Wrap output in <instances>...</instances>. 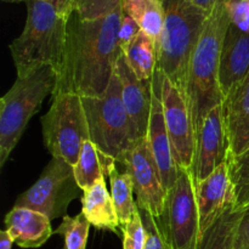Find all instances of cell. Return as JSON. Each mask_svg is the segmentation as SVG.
Returning <instances> with one entry per match:
<instances>
[{
  "label": "cell",
  "instance_id": "cell-1",
  "mask_svg": "<svg viewBox=\"0 0 249 249\" xmlns=\"http://www.w3.org/2000/svg\"><path fill=\"white\" fill-rule=\"evenodd\" d=\"M123 7L96 19H83L75 11L67 21V44L53 96L77 94L100 96L107 89L123 50L118 32Z\"/></svg>",
  "mask_w": 249,
  "mask_h": 249
},
{
  "label": "cell",
  "instance_id": "cell-2",
  "mask_svg": "<svg viewBox=\"0 0 249 249\" xmlns=\"http://www.w3.org/2000/svg\"><path fill=\"white\" fill-rule=\"evenodd\" d=\"M230 24L225 0H218L190 57L185 97L195 134L198 133L207 114L224 101L219 87V65L221 48Z\"/></svg>",
  "mask_w": 249,
  "mask_h": 249
},
{
  "label": "cell",
  "instance_id": "cell-3",
  "mask_svg": "<svg viewBox=\"0 0 249 249\" xmlns=\"http://www.w3.org/2000/svg\"><path fill=\"white\" fill-rule=\"evenodd\" d=\"M27 18L22 33L9 45L17 77L44 67H62L67 44V21L45 0H26Z\"/></svg>",
  "mask_w": 249,
  "mask_h": 249
},
{
  "label": "cell",
  "instance_id": "cell-4",
  "mask_svg": "<svg viewBox=\"0 0 249 249\" xmlns=\"http://www.w3.org/2000/svg\"><path fill=\"white\" fill-rule=\"evenodd\" d=\"M164 26L158 41V68L185 95L187 67L209 15L192 0H162Z\"/></svg>",
  "mask_w": 249,
  "mask_h": 249
},
{
  "label": "cell",
  "instance_id": "cell-5",
  "mask_svg": "<svg viewBox=\"0 0 249 249\" xmlns=\"http://www.w3.org/2000/svg\"><path fill=\"white\" fill-rule=\"evenodd\" d=\"M57 78L53 68H40L26 77H17L9 91L0 99V168L10 158L45 97L53 95Z\"/></svg>",
  "mask_w": 249,
  "mask_h": 249
},
{
  "label": "cell",
  "instance_id": "cell-6",
  "mask_svg": "<svg viewBox=\"0 0 249 249\" xmlns=\"http://www.w3.org/2000/svg\"><path fill=\"white\" fill-rule=\"evenodd\" d=\"M89 123L90 140L105 155L118 160L140 141L122 99L116 72L100 96L82 97Z\"/></svg>",
  "mask_w": 249,
  "mask_h": 249
},
{
  "label": "cell",
  "instance_id": "cell-7",
  "mask_svg": "<svg viewBox=\"0 0 249 249\" xmlns=\"http://www.w3.org/2000/svg\"><path fill=\"white\" fill-rule=\"evenodd\" d=\"M43 141L46 150L74 167L85 141L90 140L89 123L82 96L58 94L40 118Z\"/></svg>",
  "mask_w": 249,
  "mask_h": 249
},
{
  "label": "cell",
  "instance_id": "cell-8",
  "mask_svg": "<svg viewBox=\"0 0 249 249\" xmlns=\"http://www.w3.org/2000/svg\"><path fill=\"white\" fill-rule=\"evenodd\" d=\"M158 225L172 249H196L199 238L196 185L191 170L180 169L175 184L167 191Z\"/></svg>",
  "mask_w": 249,
  "mask_h": 249
},
{
  "label": "cell",
  "instance_id": "cell-9",
  "mask_svg": "<svg viewBox=\"0 0 249 249\" xmlns=\"http://www.w3.org/2000/svg\"><path fill=\"white\" fill-rule=\"evenodd\" d=\"M79 190L73 165L53 157L39 179L18 196L14 207L40 212L53 220L66 216L68 206L77 198Z\"/></svg>",
  "mask_w": 249,
  "mask_h": 249
},
{
  "label": "cell",
  "instance_id": "cell-10",
  "mask_svg": "<svg viewBox=\"0 0 249 249\" xmlns=\"http://www.w3.org/2000/svg\"><path fill=\"white\" fill-rule=\"evenodd\" d=\"M160 96L163 116L175 162L180 169L191 170L196 147V134L189 105L184 92L162 72Z\"/></svg>",
  "mask_w": 249,
  "mask_h": 249
},
{
  "label": "cell",
  "instance_id": "cell-11",
  "mask_svg": "<svg viewBox=\"0 0 249 249\" xmlns=\"http://www.w3.org/2000/svg\"><path fill=\"white\" fill-rule=\"evenodd\" d=\"M133 179L136 204L158 218L164 208L167 190L164 189L160 169L151 151L147 138H143L131 150L117 160Z\"/></svg>",
  "mask_w": 249,
  "mask_h": 249
},
{
  "label": "cell",
  "instance_id": "cell-12",
  "mask_svg": "<svg viewBox=\"0 0 249 249\" xmlns=\"http://www.w3.org/2000/svg\"><path fill=\"white\" fill-rule=\"evenodd\" d=\"M230 143L226 133L223 105L214 107L196 134L194 162L191 173L195 184L208 178L216 168L229 162Z\"/></svg>",
  "mask_w": 249,
  "mask_h": 249
},
{
  "label": "cell",
  "instance_id": "cell-13",
  "mask_svg": "<svg viewBox=\"0 0 249 249\" xmlns=\"http://www.w3.org/2000/svg\"><path fill=\"white\" fill-rule=\"evenodd\" d=\"M147 140L151 151L160 169V178L164 189L169 190L177 181L180 174V168L173 155L169 135L163 116L162 96H160V72L156 70L152 78V102H151L150 123H148Z\"/></svg>",
  "mask_w": 249,
  "mask_h": 249
},
{
  "label": "cell",
  "instance_id": "cell-14",
  "mask_svg": "<svg viewBox=\"0 0 249 249\" xmlns=\"http://www.w3.org/2000/svg\"><path fill=\"white\" fill-rule=\"evenodd\" d=\"M196 185L199 235L207 230L229 207L235 206L229 162L216 168L208 178Z\"/></svg>",
  "mask_w": 249,
  "mask_h": 249
},
{
  "label": "cell",
  "instance_id": "cell-15",
  "mask_svg": "<svg viewBox=\"0 0 249 249\" xmlns=\"http://www.w3.org/2000/svg\"><path fill=\"white\" fill-rule=\"evenodd\" d=\"M114 72L122 87V99L126 112L133 122L139 139L147 138L152 102V80H140L129 67L124 53L117 61Z\"/></svg>",
  "mask_w": 249,
  "mask_h": 249
},
{
  "label": "cell",
  "instance_id": "cell-16",
  "mask_svg": "<svg viewBox=\"0 0 249 249\" xmlns=\"http://www.w3.org/2000/svg\"><path fill=\"white\" fill-rule=\"evenodd\" d=\"M249 73V34L232 23L226 32L219 65V87L223 99Z\"/></svg>",
  "mask_w": 249,
  "mask_h": 249
},
{
  "label": "cell",
  "instance_id": "cell-17",
  "mask_svg": "<svg viewBox=\"0 0 249 249\" xmlns=\"http://www.w3.org/2000/svg\"><path fill=\"white\" fill-rule=\"evenodd\" d=\"M221 105L230 156H238L249 147V73Z\"/></svg>",
  "mask_w": 249,
  "mask_h": 249
},
{
  "label": "cell",
  "instance_id": "cell-18",
  "mask_svg": "<svg viewBox=\"0 0 249 249\" xmlns=\"http://www.w3.org/2000/svg\"><path fill=\"white\" fill-rule=\"evenodd\" d=\"M6 231L21 248H39L53 236L51 220L40 212L14 207L5 215Z\"/></svg>",
  "mask_w": 249,
  "mask_h": 249
},
{
  "label": "cell",
  "instance_id": "cell-19",
  "mask_svg": "<svg viewBox=\"0 0 249 249\" xmlns=\"http://www.w3.org/2000/svg\"><path fill=\"white\" fill-rule=\"evenodd\" d=\"M82 213L95 229L108 230L114 233L121 230V221L117 215L111 192L107 191L105 177L83 191Z\"/></svg>",
  "mask_w": 249,
  "mask_h": 249
},
{
  "label": "cell",
  "instance_id": "cell-20",
  "mask_svg": "<svg viewBox=\"0 0 249 249\" xmlns=\"http://www.w3.org/2000/svg\"><path fill=\"white\" fill-rule=\"evenodd\" d=\"M243 209L229 207L220 216L199 235L196 249H233L238 224Z\"/></svg>",
  "mask_w": 249,
  "mask_h": 249
},
{
  "label": "cell",
  "instance_id": "cell-21",
  "mask_svg": "<svg viewBox=\"0 0 249 249\" xmlns=\"http://www.w3.org/2000/svg\"><path fill=\"white\" fill-rule=\"evenodd\" d=\"M134 74L143 82H150L158 67L157 43L141 31L123 51Z\"/></svg>",
  "mask_w": 249,
  "mask_h": 249
},
{
  "label": "cell",
  "instance_id": "cell-22",
  "mask_svg": "<svg viewBox=\"0 0 249 249\" xmlns=\"http://www.w3.org/2000/svg\"><path fill=\"white\" fill-rule=\"evenodd\" d=\"M116 162L113 157L102 153L91 140L85 141L77 163L73 167L75 180L82 191L91 187L102 177H106L109 165Z\"/></svg>",
  "mask_w": 249,
  "mask_h": 249
},
{
  "label": "cell",
  "instance_id": "cell-23",
  "mask_svg": "<svg viewBox=\"0 0 249 249\" xmlns=\"http://www.w3.org/2000/svg\"><path fill=\"white\" fill-rule=\"evenodd\" d=\"M123 12L130 16L140 29L157 43L164 26L162 0H123Z\"/></svg>",
  "mask_w": 249,
  "mask_h": 249
},
{
  "label": "cell",
  "instance_id": "cell-24",
  "mask_svg": "<svg viewBox=\"0 0 249 249\" xmlns=\"http://www.w3.org/2000/svg\"><path fill=\"white\" fill-rule=\"evenodd\" d=\"M116 162L112 163L107 169L106 175L109 178L111 185V196L116 207L121 226L125 225L131 219L133 214L138 209V204L134 201V184L133 179L128 173H119L116 167ZM122 229V228H121Z\"/></svg>",
  "mask_w": 249,
  "mask_h": 249
},
{
  "label": "cell",
  "instance_id": "cell-25",
  "mask_svg": "<svg viewBox=\"0 0 249 249\" xmlns=\"http://www.w3.org/2000/svg\"><path fill=\"white\" fill-rule=\"evenodd\" d=\"M230 177L235 194V207L245 209L249 206V147L238 156L229 158Z\"/></svg>",
  "mask_w": 249,
  "mask_h": 249
},
{
  "label": "cell",
  "instance_id": "cell-26",
  "mask_svg": "<svg viewBox=\"0 0 249 249\" xmlns=\"http://www.w3.org/2000/svg\"><path fill=\"white\" fill-rule=\"evenodd\" d=\"M90 226L91 225L83 213L75 216L66 215L53 233L62 236L65 249H85Z\"/></svg>",
  "mask_w": 249,
  "mask_h": 249
},
{
  "label": "cell",
  "instance_id": "cell-27",
  "mask_svg": "<svg viewBox=\"0 0 249 249\" xmlns=\"http://www.w3.org/2000/svg\"><path fill=\"white\" fill-rule=\"evenodd\" d=\"M123 5V0H75L74 11L83 19H96Z\"/></svg>",
  "mask_w": 249,
  "mask_h": 249
},
{
  "label": "cell",
  "instance_id": "cell-28",
  "mask_svg": "<svg viewBox=\"0 0 249 249\" xmlns=\"http://www.w3.org/2000/svg\"><path fill=\"white\" fill-rule=\"evenodd\" d=\"M138 209L145 230V249H172L158 225L157 218L146 209L139 207Z\"/></svg>",
  "mask_w": 249,
  "mask_h": 249
},
{
  "label": "cell",
  "instance_id": "cell-29",
  "mask_svg": "<svg viewBox=\"0 0 249 249\" xmlns=\"http://www.w3.org/2000/svg\"><path fill=\"white\" fill-rule=\"evenodd\" d=\"M123 249H145V230L139 209H136L130 220L122 226Z\"/></svg>",
  "mask_w": 249,
  "mask_h": 249
},
{
  "label": "cell",
  "instance_id": "cell-30",
  "mask_svg": "<svg viewBox=\"0 0 249 249\" xmlns=\"http://www.w3.org/2000/svg\"><path fill=\"white\" fill-rule=\"evenodd\" d=\"M231 23L249 34V0H225Z\"/></svg>",
  "mask_w": 249,
  "mask_h": 249
},
{
  "label": "cell",
  "instance_id": "cell-31",
  "mask_svg": "<svg viewBox=\"0 0 249 249\" xmlns=\"http://www.w3.org/2000/svg\"><path fill=\"white\" fill-rule=\"evenodd\" d=\"M140 32L141 29L139 27V24L130 16H128V15H125L123 12V17H122V22L118 32L119 46L122 48V50H125L129 46V44L136 38V36Z\"/></svg>",
  "mask_w": 249,
  "mask_h": 249
},
{
  "label": "cell",
  "instance_id": "cell-32",
  "mask_svg": "<svg viewBox=\"0 0 249 249\" xmlns=\"http://www.w3.org/2000/svg\"><path fill=\"white\" fill-rule=\"evenodd\" d=\"M245 246H249V206L243 209V215L238 224L233 249L242 248Z\"/></svg>",
  "mask_w": 249,
  "mask_h": 249
},
{
  "label": "cell",
  "instance_id": "cell-33",
  "mask_svg": "<svg viewBox=\"0 0 249 249\" xmlns=\"http://www.w3.org/2000/svg\"><path fill=\"white\" fill-rule=\"evenodd\" d=\"M45 1L53 5V9L65 18H68L75 9V0H45Z\"/></svg>",
  "mask_w": 249,
  "mask_h": 249
},
{
  "label": "cell",
  "instance_id": "cell-34",
  "mask_svg": "<svg viewBox=\"0 0 249 249\" xmlns=\"http://www.w3.org/2000/svg\"><path fill=\"white\" fill-rule=\"evenodd\" d=\"M192 2H194L196 6H198L199 9L203 10L204 12L211 15L214 7H215L218 0H192Z\"/></svg>",
  "mask_w": 249,
  "mask_h": 249
},
{
  "label": "cell",
  "instance_id": "cell-35",
  "mask_svg": "<svg viewBox=\"0 0 249 249\" xmlns=\"http://www.w3.org/2000/svg\"><path fill=\"white\" fill-rule=\"evenodd\" d=\"M14 243V238L6 230L0 231V249H11Z\"/></svg>",
  "mask_w": 249,
  "mask_h": 249
},
{
  "label": "cell",
  "instance_id": "cell-36",
  "mask_svg": "<svg viewBox=\"0 0 249 249\" xmlns=\"http://www.w3.org/2000/svg\"><path fill=\"white\" fill-rule=\"evenodd\" d=\"M7 2H18V1H26V0H4Z\"/></svg>",
  "mask_w": 249,
  "mask_h": 249
},
{
  "label": "cell",
  "instance_id": "cell-37",
  "mask_svg": "<svg viewBox=\"0 0 249 249\" xmlns=\"http://www.w3.org/2000/svg\"><path fill=\"white\" fill-rule=\"evenodd\" d=\"M238 249H249V246H245V247H242V248H238Z\"/></svg>",
  "mask_w": 249,
  "mask_h": 249
}]
</instances>
